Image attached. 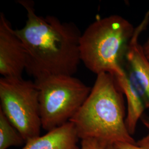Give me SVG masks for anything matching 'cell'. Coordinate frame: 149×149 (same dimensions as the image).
<instances>
[{
    "instance_id": "cell-1",
    "label": "cell",
    "mask_w": 149,
    "mask_h": 149,
    "mask_svg": "<svg viewBox=\"0 0 149 149\" xmlns=\"http://www.w3.org/2000/svg\"><path fill=\"white\" fill-rule=\"evenodd\" d=\"M18 3L27 11L25 26L15 32L26 51L28 74L35 80L50 75L74 76L81 62L79 28L55 16L38 15L33 1Z\"/></svg>"
},
{
    "instance_id": "cell-2",
    "label": "cell",
    "mask_w": 149,
    "mask_h": 149,
    "mask_svg": "<svg viewBox=\"0 0 149 149\" xmlns=\"http://www.w3.org/2000/svg\"><path fill=\"white\" fill-rule=\"evenodd\" d=\"M123 93L114 76L97 75L90 93L70 122L81 140L95 139L112 144L136 142L125 123Z\"/></svg>"
},
{
    "instance_id": "cell-3",
    "label": "cell",
    "mask_w": 149,
    "mask_h": 149,
    "mask_svg": "<svg viewBox=\"0 0 149 149\" xmlns=\"http://www.w3.org/2000/svg\"><path fill=\"white\" fill-rule=\"evenodd\" d=\"M135 29L119 15L98 18L81 34V61L95 74L108 73L115 77L125 74L122 63Z\"/></svg>"
},
{
    "instance_id": "cell-4",
    "label": "cell",
    "mask_w": 149,
    "mask_h": 149,
    "mask_svg": "<svg viewBox=\"0 0 149 149\" xmlns=\"http://www.w3.org/2000/svg\"><path fill=\"white\" fill-rule=\"evenodd\" d=\"M34 82L39 92L42 127L47 132L70 122L92 89L69 75L45 76Z\"/></svg>"
},
{
    "instance_id": "cell-5",
    "label": "cell",
    "mask_w": 149,
    "mask_h": 149,
    "mask_svg": "<svg viewBox=\"0 0 149 149\" xmlns=\"http://www.w3.org/2000/svg\"><path fill=\"white\" fill-rule=\"evenodd\" d=\"M0 110L26 143L40 136L42 123L36 85L23 78L0 79Z\"/></svg>"
},
{
    "instance_id": "cell-6",
    "label": "cell",
    "mask_w": 149,
    "mask_h": 149,
    "mask_svg": "<svg viewBox=\"0 0 149 149\" xmlns=\"http://www.w3.org/2000/svg\"><path fill=\"white\" fill-rule=\"evenodd\" d=\"M27 54L21 39L6 17L0 13V74L3 77L22 78Z\"/></svg>"
},
{
    "instance_id": "cell-7",
    "label": "cell",
    "mask_w": 149,
    "mask_h": 149,
    "mask_svg": "<svg viewBox=\"0 0 149 149\" xmlns=\"http://www.w3.org/2000/svg\"><path fill=\"white\" fill-rule=\"evenodd\" d=\"M139 36L133 34L125 55L129 79L143 97L146 108L149 107V61L138 43Z\"/></svg>"
},
{
    "instance_id": "cell-8",
    "label": "cell",
    "mask_w": 149,
    "mask_h": 149,
    "mask_svg": "<svg viewBox=\"0 0 149 149\" xmlns=\"http://www.w3.org/2000/svg\"><path fill=\"white\" fill-rule=\"evenodd\" d=\"M79 138L71 122L27 141L22 149H80Z\"/></svg>"
},
{
    "instance_id": "cell-9",
    "label": "cell",
    "mask_w": 149,
    "mask_h": 149,
    "mask_svg": "<svg viewBox=\"0 0 149 149\" xmlns=\"http://www.w3.org/2000/svg\"><path fill=\"white\" fill-rule=\"evenodd\" d=\"M118 85L124 95L127 102V113L125 123L131 135L135 133L139 120L146 108L143 97L127 72L115 77Z\"/></svg>"
},
{
    "instance_id": "cell-10",
    "label": "cell",
    "mask_w": 149,
    "mask_h": 149,
    "mask_svg": "<svg viewBox=\"0 0 149 149\" xmlns=\"http://www.w3.org/2000/svg\"><path fill=\"white\" fill-rule=\"evenodd\" d=\"M26 144L21 134L15 128L0 110V149L19 146Z\"/></svg>"
},
{
    "instance_id": "cell-11",
    "label": "cell",
    "mask_w": 149,
    "mask_h": 149,
    "mask_svg": "<svg viewBox=\"0 0 149 149\" xmlns=\"http://www.w3.org/2000/svg\"><path fill=\"white\" fill-rule=\"evenodd\" d=\"M80 149H119L116 144L95 139H86L81 140Z\"/></svg>"
},
{
    "instance_id": "cell-12",
    "label": "cell",
    "mask_w": 149,
    "mask_h": 149,
    "mask_svg": "<svg viewBox=\"0 0 149 149\" xmlns=\"http://www.w3.org/2000/svg\"><path fill=\"white\" fill-rule=\"evenodd\" d=\"M119 149H149V133L135 143H117Z\"/></svg>"
},
{
    "instance_id": "cell-13",
    "label": "cell",
    "mask_w": 149,
    "mask_h": 149,
    "mask_svg": "<svg viewBox=\"0 0 149 149\" xmlns=\"http://www.w3.org/2000/svg\"><path fill=\"white\" fill-rule=\"evenodd\" d=\"M143 49L146 57L149 61V38L143 46Z\"/></svg>"
},
{
    "instance_id": "cell-14",
    "label": "cell",
    "mask_w": 149,
    "mask_h": 149,
    "mask_svg": "<svg viewBox=\"0 0 149 149\" xmlns=\"http://www.w3.org/2000/svg\"><path fill=\"white\" fill-rule=\"evenodd\" d=\"M149 10H148V11L147 12V13H146V14L145 15V17H144V19H143V22L144 23H145V24H148V22H149Z\"/></svg>"
},
{
    "instance_id": "cell-15",
    "label": "cell",
    "mask_w": 149,
    "mask_h": 149,
    "mask_svg": "<svg viewBox=\"0 0 149 149\" xmlns=\"http://www.w3.org/2000/svg\"><path fill=\"white\" fill-rule=\"evenodd\" d=\"M144 123L146 125V126L149 128V122L148 121H146V120H144Z\"/></svg>"
}]
</instances>
